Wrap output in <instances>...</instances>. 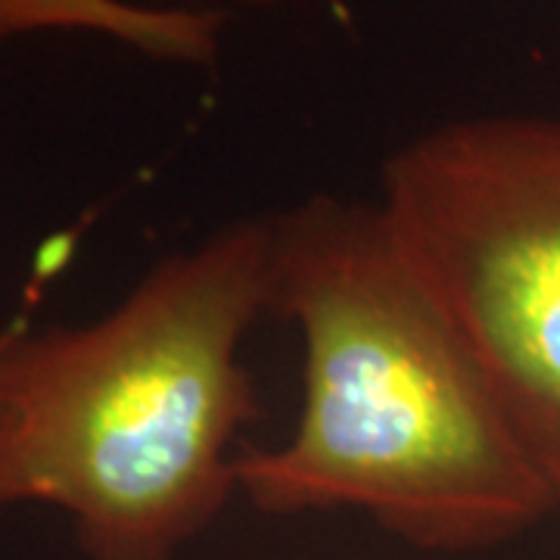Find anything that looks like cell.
Returning <instances> with one entry per match:
<instances>
[{"label":"cell","mask_w":560,"mask_h":560,"mask_svg":"<svg viewBox=\"0 0 560 560\" xmlns=\"http://www.w3.org/2000/svg\"><path fill=\"white\" fill-rule=\"evenodd\" d=\"M268 234V312L302 330L305 396L290 442L234 460L246 499L268 514L355 508L430 551L495 545L558 508L381 206L302 202Z\"/></svg>","instance_id":"6da1fadb"},{"label":"cell","mask_w":560,"mask_h":560,"mask_svg":"<svg viewBox=\"0 0 560 560\" xmlns=\"http://www.w3.org/2000/svg\"><path fill=\"white\" fill-rule=\"evenodd\" d=\"M381 212L560 486V121L427 131L386 165Z\"/></svg>","instance_id":"3957f363"},{"label":"cell","mask_w":560,"mask_h":560,"mask_svg":"<svg viewBox=\"0 0 560 560\" xmlns=\"http://www.w3.org/2000/svg\"><path fill=\"white\" fill-rule=\"evenodd\" d=\"M221 22L224 16L215 10H153L125 0H0V40L47 28H81L125 40L147 57L172 62L212 60L219 54Z\"/></svg>","instance_id":"277c9868"},{"label":"cell","mask_w":560,"mask_h":560,"mask_svg":"<svg viewBox=\"0 0 560 560\" xmlns=\"http://www.w3.org/2000/svg\"><path fill=\"white\" fill-rule=\"evenodd\" d=\"M268 221L160 261L109 315L0 340V517L50 504L88 560H175L237 489L259 415L241 342L268 312Z\"/></svg>","instance_id":"7a4b0ae2"}]
</instances>
